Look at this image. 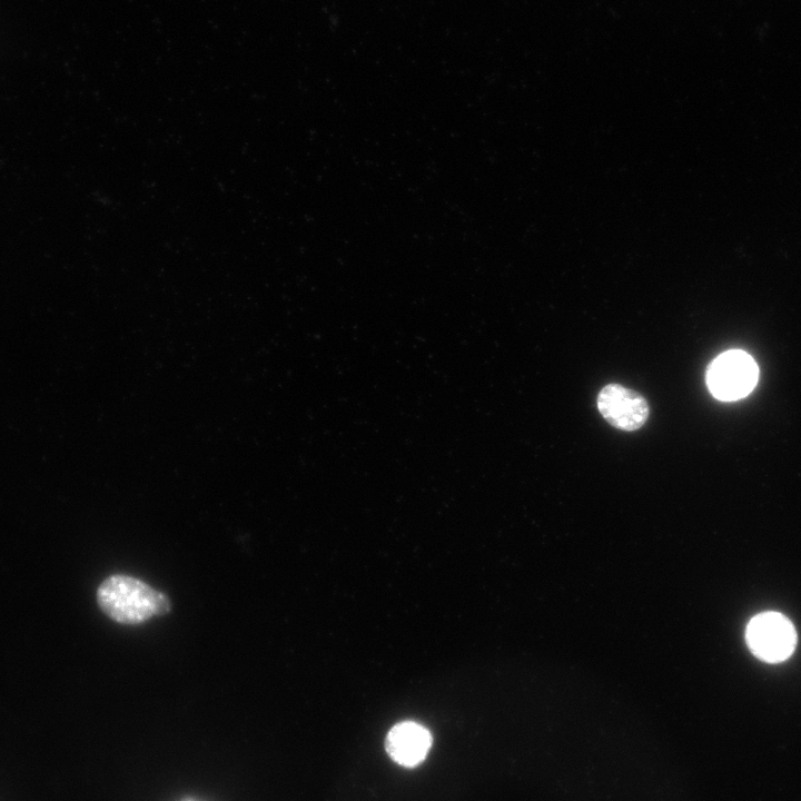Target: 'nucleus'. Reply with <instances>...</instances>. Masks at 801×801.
Wrapping results in <instances>:
<instances>
[{"instance_id":"3","label":"nucleus","mask_w":801,"mask_h":801,"mask_svg":"<svg viewBox=\"0 0 801 801\" xmlns=\"http://www.w3.org/2000/svg\"><path fill=\"white\" fill-rule=\"evenodd\" d=\"M745 639L752 653L769 663L787 660L797 644L793 624L777 612L753 616L748 623Z\"/></svg>"},{"instance_id":"5","label":"nucleus","mask_w":801,"mask_h":801,"mask_svg":"<svg viewBox=\"0 0 801 801\" xmlns=\"http://www.w3.org/2000/svg\"><path fill=\"white\" fill-rule=\"evenodd\" d=\"M432 743V734L425 726L413 721H404L388 731L385 749L397 764L414 768L426 759Z\"/></svg>"},{"instance_id":"2","label":"nucleus","mask_w":801,"mask_h":801,"mask_svg":"<svg viewBox=\"0 0 801 801\" xmlns=\"http://www.w3.org/2000/svg\"><path fill=\"white\" fill-rule=\"evenodd\" d=\"M759 368L748 353L740 349L726 350L716 356L706 370L710 393L720 400H738L755 387Z\"/></svg>"},{"instance_id":"6","label":"nucleus","mask_w":801,"mask_h":801,"mask_svg":"<svg viewBox=\"0 0 801 801\" xmlns=\"http://www.w3.org/2000/svg\"><path fill=\"white\" fill-rule=\"evenodd\" d=\"M182 801H196V800L186 799V800H182Z\"/></svg>"},{"instance_id":"1","label":"nucleus","mask_w":801,"mask_h":801,"mask_svg":"<svg viewBox=\"0 0 801 801\" xmlns=\"http://www.w3.org/2000/svg\"><path fill=\"white\" fill-rule=\"evenodd\" d=\"M97 603L105 615L125 625H138L171 611L165 593L125 574L110 575L99 584Z\"/></svg>"},{"instance_id":"4","label":"nucleus","mask_w":801,"mask_h":801,"mask_svg":"<svg viewBox=\"0 0 801 801\" xmlns=\"http://www.w3.org/2000/svg\"><path fill=\"white\" fill-rule=\"evenodd\" d=\"M596 404L602 417L614 428L624 432L640 429L650 416V406L644 396L617 383L603 386Z\"/></svg>"}]
</instances>
